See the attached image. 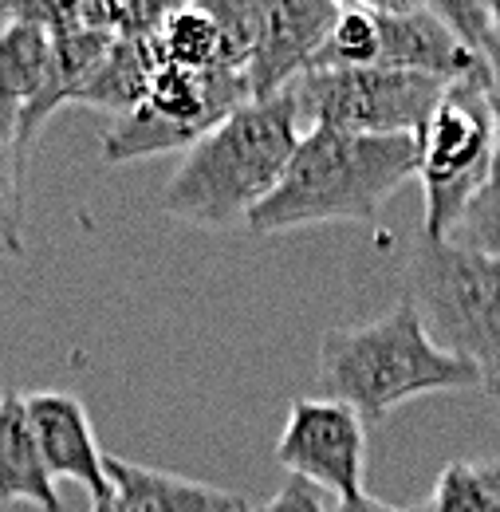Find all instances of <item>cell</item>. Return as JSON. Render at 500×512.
<instances>
[{
  "label": "cell",
  "instance_id": "3957f363",
  "mask_svg": "<svg viewBox=\"0 0 500 512\" xmlns=\"http://www.w3.org/2000/svg\"><path fill=\"white\" fill-rule=\"evenodd\" d=\"M315 379L323 398L347 402L363 422H382L422 394L481 386L477 367L449 355L406 300L363 323L331 327L319 339Z\"/></svg>",
  "mask_w": 500,
  "mask_h": 512
},
{
  "label": "cell",
  "instance_id": "4fadbf2b",
  "mask_svg": "<svg viewBox=\"0 0 500 512\" xmlns=\"http://www.w3.org/2000/svg\"><path fill=\"white\" fill-rule=\"evenodd\" d=\"M52 71V28L40 4H8L0 20V111L24 115Z\"/></svg>",
  "mask_w": 500,
  "mask_h": 512
},
{
  "label": "cell",
  "instance_id": "cb8c5ba5",
  "mask_svg": "<svg viewBox=\"0 0 500 512\" xmlns=\"http://www.w3.org/2000/svg\"><path fill=\"white\" fill-rule=\"evenodd\" d=\"M91 512H115V505H111V497L107 501H91Z\"/></svg>",
  "mask_w": 500,
  "mask_h": 512
},
{
  "label": "cell",
  "instance_id": "6da1fadb",
  "mask_svg": "<svg viewBox=\"0 0 500 512\" xmlns=\"http://www.w3.org/2000/svg\"><path fill=\"white\" fill-rule=\"evenodd\" d=\"M304 134L308 127L288 91L252 99L182 154L162 190V209L213 233L249 225L288 174Z\"/></svg>",
  "mask_w": 500,
  "mask_h": 512
},
{
  "label": "cell",
  "instance_id": "44dd1931",
  "mask_svg": "<svg viewBox=\"0 0 500 512\" xmlns=\"http://www.w3.org/2000/svg\"><path fill=\"white\" fill-rule=\"evenodd\" d=\"M260 512H331V509H327V501H323V493L315 485L300 481V477H288L284 489L272 493L268 505Z\"/></svg>",
  "mask_w": 500,
  "mask_h": 512
},
{
  "label": "cell",
  "instance_id": "7402d4cb",
  "mask_svg": "<svg viewBox=\"0 0 500 512\" xmlns=\"http://www.w3.org/2000/svg\"><path fill=\"white\" fill-rule=\"evenodd\" d=\"M485 64H489V103H493V115H497V150H500V40L489 36L485 44Z\"/></svg>",
  "mask_w": 500,
  "mask_h": 512
},
{
  "label": "cell",
  "instance_id": "8992f818",
  "mask_svg": "<svg viewBox=\"0 0 500 512\" xmlns=\"http://www.w3.org/2000/svg\"><path fill=\"white\" fill-rule=\"evenodd\" d=\"M252 103L249 75L233 67L189 71L162 64L150 79L142 107L115 119L103 134V162H138L154 154H186L237 107Z\"/></svg>",
  "mask_w": 500,
  "mask_h": 512
},
{
  "label": "cell",
  "instance_id": "7a4b0ae2",
  "mask_svg": "<svg viewBox=\"0 0 500 512\" xmlns=\"http://www.w3.org/2000/svg\"><path fill=\"white\" fill-rule=\"evenodd\" d=\"M410 178H418V138L312 127L280 186L249 217V229L272 237L335 221H375Z\"/></svg>",
  "mask_w": 500,
  "mask_h": 512
},
{
  "label": "cell",
  "instance_id": "52a82bcc",
  "mask_svg": "<svg viewBox=\"0 0 500 512\" xmlns=\"http://www.w3.org/2000/svg\"><path fill=\"white\" fill-rule=\"evenodd\" d=\"M449 83L394 67L308 71L292 87L304 127H331L375 138H418Z\"/></svg>",
  "mask_w": 500,
  "mask_h": 512
},
{
  "label": "cell",
  "instance_id": "ffe728a7",
  "mask_svg": "<svg viewBox=\"0 0 500 512\" xmlns=\"http://www.w3.org/2000/svg\"><path fill=\"white\" fill-rule=\"evenodd\" d=\"M453 245L461 249H473V253H485V256H497L500 260V158L485 182V190L473 197V205L465 209V217L457 221Z\"/></svg>",
  "mask_w": 500,
  "mask_h": 512
},
{
  "label": "cell",
  "instance_id": "277c9868",
  "mask_svg": "<svg viewBox=\"0 0 500 512\" xmlns=\"http://www.w3.org/2000/svg\"><path fill=\"white\" fill-rule=\"evenodd\" d=\"M402 300L418 308L426 331L500 394V260L453 241L418 237L402 268Z\"/></svg>",
  "mask_w": 500,
  "mask_h": 512
},
{
  "label": "cell",
  "instance_id": "ba28073f",
  "mask_svg": "<svg viewBox=\"0 0 500 512\" xmlns=\"http://www.w3.org/2000/svg\"><path fill=\"white\" fill-rule=\"evenodd\" d=\"M276 461L339 501L363 497L367 477V422L335 398H296L276 442Z\"/></svg>",
  "mask_w": 500,
  "mask_h": 512
},
{
  "label": "cell",
  "instance_id": "2e32d148",
  "mask_svg": "<svg viewBox=\"0 0 500 512\" xmlns=\"http://www.w3.org/2000/svg\"><path fill=\"white\" fill-rule=\"evenodd\" d=\"M154 48H158V60L170 67H189V71L225 67L221 24L209 4L166 8L162 24L154 28Z\"/></svg>",
  "mask_w": 500,
  "mask_h": 512
},
{
  "label": "cell",
  "instance_id": "30bf717a",
  "mask_svg": "<svg viewBox=\"0 0 500 512\" xmlns=\"http://www.w3.org/2000/svg\"><path fill=\"white\" fill-rule=\"evenodd\" d=\"M339 16V4L323 0H276L264 4L260 36L249 64V95L272 99L284 87H292L300 75H308L315 56L327 44V32Z\"/></svg>",
  "mask_w": 500,
  "mask_h": 512
},
{
  "label": "cell",
  "instance_id": "8fae6325",
  "mask_svg": "<svg viewBox=\"0 0 500 512\" xmlns=\"http://www.w3.org/2000/svg\"><path fill=\"white\" fill-rule=\"evenodd\" d=\"M24 406H28V418H32V430H36V442H40L52 481H60V477L75 481L91 493V501H107L111 497L107 457L99 453L87 406L63 390L24 394Z\"/></svg>",
  "mask_w": 500,
  "mask_h": 512
},
{
  "label": "cell",
  "instance_id": "d6986e66",
  "mask_svg": "<svg viewBox=\"0 0 500 512\" xmlns=\"http://www.w3.org/2000/svg\"><path fill=\"white\" fill-rule=\"evenodd\" d=\"M382 56V32L371 4L339 8L323 52L315 56L312 71H343V67H378Z\"/></svg>",
  "mask_w": 500,
  "mask_h": 512
},
{
  "label": "cell",
  "instance_id": "484cf974",
  "mask_svg": "<svg viewBox=\"0 0 500 512\" xmlns=\"http://www.w3.org/2000/svg\"><path fill=\"white\" fill-rule=\"evenodd\" d=\"M245 512H252V509H245Z\"/></svg>",
  "mask_w": 500,
  "mask_h": 512
},
{
  "label": "cell",
  "instance_id": "ac0fdd59",
  "mask_svg": "<svg viewBox=\"0 0 500 512\" xmlns=\"http://www.w3.org/2000/svg\"><path fill=\"white\" fill-rule=\"evenodd\" d=\"M426 512H500V461H453L445 465Z\"/></svg>",
  "mask_w": 500,
  "mask_h": 512
},
{
  "label": "cell",
  "instance_id": "9a60e30c",
  "mask_svg": "<svg viewBox=\"0 0 500 512\" xmlns=\"http://www.w3.org/2000/svg\"><path fill=\"white\" fill-rule=\"evenodd\" d=\"M158 67H162V60H158V48H154V32L150 36H123L103 56V64L83 79V87L71 95V107L103 111L115 123V119L130 115L134 107H142Z\"/></svg>",
  "mask_w": 500,
  "mask_h": 512
},
{
  "label": "cell",
  "instance_id": "d4e9b609",
  "mask_svg": "<svg viewBox=\"0 0 500 512\" xmlns=\"http://www.w3.org/2000/svg\"><path fill=\"white\" fill-rule=\"evenodd\" d=\"M402 512H426V509H422V501H418V505H410V509H402Z\"/></svg>",
  "mask_w": 500,
  "mask_h": 512
},
{
  "label": "cell",
  "instance_id": "5b68a950",
  "mask_svg": "<svg viewBox=\"0 0 500 512\" xmlns=\"http://www.w3.org/2000/svg\"><path fill=\"white\" fill-rule=\"evenodd\" d=\"M497 115L489 103V75L449 83L418 134V182L426 197L422 237L449 241L473 197L497 166Z\"/></svg>",
  "mask_w": 500,
  "mask_h": 512
},
{
  "label": "cell",
  "instance_id": "5bb4252c",
  "mask_svg": "<svg viewBox=\"0 0 500 512\" xmlns=\"http://www.w3.org/2000/svg\"><path fill=\"white\" fill-rule=\"evenodd\" d=\"M0 505H32L40 512H63L56 481L44 465L24 394H0Z\"/></svg>",
  "mask_w": 500,
  "mask_h": 512
},
{
  "label": "cell",
  "instance_id": "e0dca14e",
  "mask_svg": "<svg viewBox=\"0 0 500 512\" xmlns=\"http://www.w3.org/2000/svg\"><path fill=\"white\" fill-rule=\"evenodd\" d=\"M24 170L20 115L0 111V256H24Z\"/></svg>",
  "mask_w": 500,
  "mask_h": 512
},
{
  "label": "cell",
  "instance_id": "603a6c76",
  "mask_svg": "<svg viewBox=\"0 0 500 512\" xmlns=\"http://www.w3.org/2000/svg\"><path fill=\"white\" fill-rule=\"evenodd\" d=\"M335 512H402L394 509V505H382V501H375V497H351V501H339V509Z\"/></svg>",
  "mask_w": 500,
  "mask_h": 512
},
{
  "label": "cell",
  "instance_id": "7c38bea8",
  "mask_svg": "<svg viewBox=\"0 0 500 512\" xmlns=\"http://www.w3.org/2000/svg\"><path fill=\"white\" fill-rule=\"evenodd\" d=\"M111 477V505L115 512H245L249 497L178 477L166 469H150L126 457H107Z\"/></svg>",
  "mask_w": 500,
  "mask_h": 512
},
{
  "label": "cell",
  "instance_id": "9c48e42d",
  "mask_svg": "<svg viewBox=\"0 0 500 512\" xmlns=\"http://www.w3.org/2000/svg\"><path fill=\"white\" fill-rule=\"evenodd\" d=\"M382 32L378 67L430 75L441 83L485 79L489 64L457 40V32L434 12V4H371Z\"/></svg>",
  "mask_w": 500,
  "mask_h": 512
}]
</instances>
